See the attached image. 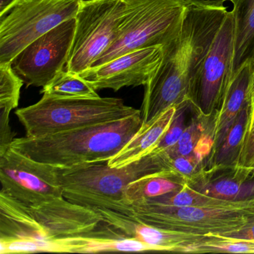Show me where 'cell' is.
<instances>
[{
  "label": "cell",
  "instance_id": "1",
  "mask_svg": "<svg viewBox=\"0 0 254 254\" xmlns=\"http://www.w3.org/2000/svg\"><path fill=\"white\" fill-rule=\"evenodd\" d=\"M227 11L226 6L189 5L179 34L163 47L161 64L145 85L140 109L142 124L171 107L178 108L190 102L193 77Z\"/></svg>",
  "mask_w": 254,
  "mask_h": 254
},
{
  "label": "cell",
  "instance_id": "2",
  "mask_svg": "<svg viewBox=\"0 0 254 254\" xmlns=\"http://www.w3.org/2000/svg\"><path fill=\"white\" fill-rule=\"evenodd\" d=\"M142 125L141 111L120 120L40 137L17 138L10 146L40 163L68 168L111 160Z\"/></svg>",
  "mask_w": 254,
  "mask_h": 254
},
{
  "label": "cell",
  "instance_id": "3",
  "mask_svg": "<svg viewBox=\"0 0 254 254\" xmlns=\"http://www.w3.org/2000/svg\"><path fill=\"white\" fill-rule=\"evenodd\" d=\"M57 170L66 200L90 209L122 212L127 205L123 192L128 184L145 175L170 170V167L166 151H153L121 168L111 167L107 161L57 167Z\"/></svg>",
  "mask_w": 254,
  "mask_h": 254
},
{
  "label": "cell",
  "instance_id": "4",
  "mask_svg": "<svg viewBox=\"0 0 254 254\" xmlns=\"http://www.w3.org/2000/svg\"><path fill=\"white\" fill-rule=\"evenodd\" d=\"M126 7L115 40L91 67L126 53L168 45L179 34L187 0H125Z\"/></svg>",
  "mask_w": 254,
  "mask_h": 254
},
{
  "label": "cell",
  "instance_id": "5",
  "mask_svg": "<svg viewBox=\"0 0 254 254\" xmlns=\"http://www.w3.org/2000/svg\"><path fill=\"white\" fill-rule=\"evenodd\" d=\"M140 110L117 98H58L43 96L36 104L15 112L28 137H40L120 120Z\"/></svg>",
  "mask_w": 254,
  "mask_h": 254
},
{
  "label": "cell",
  "instance_id": "6",
  "mask_svg": "<svg viewBox=\"0 0 254 254\" xmlns=\"http://www.w3.org/2000/svg\"><path fill=\"white\" fill-rule=\"evenodd\" d=\"M130 205L135 221L168 231L224 235L242 228L254 215V198L221 206H172L148 202Z\"/></svg>",
  "mask_w": 254,
  "mask_h": 254
},
{
  "label": "cell",
  "instance_id": "7",
  "mask_svg": "<svg viewBox=\"0 0 254 254\" xmlns=\"http://www.w3.org/2000/svg\"><path fill=\"white\" fill-rule=\"evenodd\" d=\"M81 0H20L0 17V64H11L28 45L76 17Z\"/></svg>",
  "mask_w": 254,
  "mask_h": 254
},
{
  "label": "cell",
  "instance_id": "8",
  "mask_svg": "<svg viewBox=\"0 0 254 254\" xmlns=\"http://www.w3.org/2000/svg\"><path fill=\"white\" fill-rule=\"evenodd\" d=\"M234 49V17L228 11L191 81L190 101L197 114L210 117L221 108L233 76Z\"/></svg>",
  "mask_w": 254,
  "mask_h": 254
},
{
  "label": "cell",
  "instance_id": "9",
  "mask_svg": "<svg viewBox=\"0 0 254 254\" xmlns=\"http://www.w3.org/2000/svg\"><path fill=\"white\" fill-rule=\"evenodd\" d=\"M125 0L81 2L66 70L79 74L93 66L115 40Z\"/></svg>",
  "mask_w": 254,
  "mask_h": 254
},
{
  "label": "cell",
  "instance_id": "10",
  "mask_svg": "<svg viewBox=\"0 0 254 254\" xmlns=\"http://www.w3.org/2000/svg\"><path fill=\"white\" fill-rule=\"evenodd\" d=\"M1 192L32 207L63 197L57 167L40 163L11 146L0 153Z\"/></svg>",
  "mask_w": 254,
  "mask_h": 254
},
{
  "label": "cell",
  "instance_id": "11",
  "mask_svg": "<svg viewBox=\"0 0 254 254\" xmlns=\"http://www.w3.org/2000/svg\"><path fill=\"white\" fill-rule=\"evenodd\" d=\"M75 28V17L69 19L34 41L16 56L11 66L27 87H44L66 69Z\"/></svg>",
  "mask_w": 254,
  "mask_h": 254
},
{
  "label": "cell",
  "instance_id": "12",
  "mask_svg": "<svg viewBox=\"0 0 254 254\" xmlns=\"http://www.w3.org/2000/svg\"><path fill=\"white\" fill-rule=\"evenodd\" d=\"M49 239L77 237L120 239L94 209L59 197L29 207Z\"/></svg>",
  "mask_w": 254,
  "mask_h": 254
},
{
  "label": "cell",
  "instance_id": "13",
  "mask_svg": "<svg viewBox=\"0 0 254 254\" xmlns=\"http://www.w3.org/2000/svg\"><path fill=\"white\" fill-rule=\"evenodd\" d=\"M163 59V46L135 50L101 66L78 74L95 90L145 86L157 72Z\"/></svg>",
  "mask_w": 254,
  "mask_h": 254
},
{
  "label": "cell",
  "instance_id": "14",
  "mask_svg": "<svg viewBox=\"0 0 254 254\" xmlns=\"http://www.w3.org/2000/svg\"><path fill=\"white\" fill-rule=\"evenodd\" d=\"M254 75L253 59L242 64L233 74L221 108L212 115L214 144L212 151L221 145L241 111L249 103L250 87Z\"/></svg>",
  "mask_w": 254,
  "mask_h": 254
},
{
  "label": "cell",
  "instance_id": "15",
  "mask_svg": "<svg viewBox=\"0 0 254 254\" xmlns=\"http://www.w3.org/2000/svg\"><path fill=\"white\" fill-rule=\"evenodd\" d=\"M190 187L208 196L239 201L254 198V174L238 168L206 171Z\"/></svg>",
  "mask_w": 254,
  "mask_h": 254
},
{
  "label": "cell",
  "instance_id": "16",
  "mask_svg": "<svg viewBox=\"0 0 254 254\" xmlns=\"http://www.w3.org/2000/svg\"><path fill=\"white\" fill-rule=\"evenodd\" d=\"M176 111V107H171L157 118L142 124L134 136L108 160V164L111 167L121 168L151 154L172 124Z\"/></svg>",
  "mask_w": 254,
  "mask_h": 254
},
{
  "label": "cell",
  "instance_id": "17",
  "mask_svg": "<svg viewBox=\"0 0 254 254\" xmlns=\"http://www.w3.org/2000/svg\"><path fill=\"white\" fill-rule=\"evenodd\" d=\"M0 239H49L27 206L0 191Z\"/></svg>",
  "mask_w": 254,
  "mask_h": 254
},
{
  "label": "cell",
  "instance_id": "18",
  "mask_svg": "<svg viewBox=\"0 0 254 254\" xmlns=\"http://www.w3.org/2000/svg\"><path fill=\"white\" fill-rule=\"evenodd\" d=\"M24 81L14 72L11 64H0V153L10 147L14 139L10 114L17 108Z\"/></svg>",
  "mask_w": 254,
  "mask_h": 254
},
{
  "label": "cell",
  "instance_id": "19",
  "mask_svg": "<svg viewBox=\"0 0 254 254\" xmlns=\"http://www.w3.org/2000/svg\"><path fill=\"white\" fill-rule=\"evenodd\" d=\"M235 21L233 74L247 61L254 60V0H232Z\"/></svg>",
  "mask_w": 254,
  "mask_h": 254
},
{
  "label": "cell",
  "instance_id": "20",
  "mask_svg": "<svg viewBox=\"0 0 254 254\" xmlns=\"http://www.w3.org/2000/svg\"><path fill=\"white\" fill-rule=\"evenodd\" d=\"M185 185L184 181L172 171H161L128 184L123 192V200L127 204H133L179 191Z\"/></svg>",
  "mask_w": 254,
  "mask_h": 254
},
{
  "label": "cell",
  "instance_id": "21",
  "mask_svg": "<svg viewBox=\"0 0 254 254\" xmlns=\"http://www.w3.org/2000/svg\"><path fill=\"white\" fill-rule=\"evenodd\" d=\"M249 117V105H245L221 145L212 151L205 162V170L235 168L243 142L245 128Z\"/></svg>",
  "mask_w": 254,
  "mask_h": 254
},
{
  "label": "cell",
  "instance_id": "22",
  "mask_svg": "<svg viewBox=\"0 0 254 254\" xmlns=\"http://www.w3.org/2000/svg\"><path fill=\"white\" fill-rule=\"evenodd\" d=\"M44 96L58 98H98L97 90L78 74L62 70L43 87Z\"/></svg>",
  "mask_w": 254,
  "mask_h": 254
},
{
  "label": "cell",
  "instance_id": "23",
  "mask_svg": "<svg viewBox=\"0 0 254 254\" xmlns=\"http://www.w3.org/2000/svg\"><path fill=\"white\" fill-rule=\"evenodd\" d=\"M190 124L187 126L184 133L175 145L166 150V154L170 157L187 156L194 153L202 136L212 126V115L204 117L195 112Z\"/></svg>",
  "mask_w": 254,
  "mask_h": 254
},
{
  "label": "cell",
  "instance_id": "24",
  "mask_svg": "<svg viewBox=\"0 0 254 254\" xmlns=\"http://www.w3.org/2000/svg\"><path fill=\"white\" fill-rule=\"evenodd\" d=\"M231 200H222L206 195L186 184L184 188L179 191L169 193L164 195L159 196L150 200L140 202L158 203L172 206H199V207H209V206H221L227 204ZM138 203V202H137Z\"/></svg>",
  "mask_w": 254,
  "mask_h": 254
},
{
  "label": "cell",
  "instance_id": "25",
  "mask_svg": "<svg viewBox=\"0 0 254 254\" xmlns=\"http://www.w3.org/2000/svg\"><path fill=\"white\" fill-rule=\"evenodd\" d=\"M192 253L254 254V239H236L221 234H208L204 240L193 250Z\"/></svg>",
  "mask_w": 254,
  "mask_h": 254
},
{
  "label": "cell",
  "instance_id": "26",
  "mask_svg": "<svg viewBox=\"0 0 254 254\" xmlns=\"http://www.w3.org/2000/svg\"><path fill=\"white\" fill-rule=\"evenodd\" d=\"M190 107H191V103L189 102L177 108L176 114L172 120V124L153 151L161 152V151H166L176 144L187 127L186 117H187V111L190 109Z\"/></svg>",
  "mask_w": 254,
  "mask_h": 254
},
{
  "label": "cell",
  "instance_id": "27",
  "mask_svg": "<svg viewBox=\"0 0 254 254\" xmlns=\"http://www.w3.org/2000/svg\"><path fill=\"white\" fill-rule=\"evenodd\" d=\"M254 172V133L242 142L236 167Z\"/></svg>",
  "mask_w": 254,
  "mask_h": 254
},
{
  "label": "cell",
  "instance_id": "28",
  "mask_svg": "<svg viewBox=\"0 0 254 254\" xmlns=\"http://www.w3.org/2000/svg\"><path fill=\"white\" fill-rule=\"evenodd\" d=\"M249 117L245 128L243 141L254 133V75L251 81L249 92Z\"/></svg>",
  "mask_w": 254,
  "mask_h": 254
},
{
  "label": "cell",
  "instance_id": "29",
  "mask_svg": "<svg viewBox=\"0 0 254 254\" xmlns=\"http://www.w3.org/2000/svg\"><path fill=\"white\" fill-rule=\"evenodd\" d=\"M223 236L242 239H254V215L250 217L246 224L237 231L227 233Z\"/></svg>",
  "mask_w": 254,
  "mask_h": 254
},
{
  "label": "cell",
  "instance_id": "30",
  "mask_svg": "<svg viewBox=\"0 0 254 254\" xmlns=\"http://www.w3.org/2000/svg\"><path fill=\"white\" fill-rule=\"evenodd\" d=\"M189 2L195 5H202V6L218 7L225 6L224 3L227 1L232 0H187Z\"/></svg>",
  "mask_w": 254,
  "mask_h": 254
},
{
  "label": "cell",
  "instance_id": "31",
  "mask_svg": "<svg viewBox=\"0 0 254 254\" xmlns=\"http://www.w3.org/2000/svg\"><path fill=\"white\" fill-rule=\"evenodd\" d=\"M20 0H0V17L7 14Z\"/></svg>",
  "mask_w": 254,
  "mask_h": 254
},
{
  "label": "cell",
  "instance_id": "32",
  "mask_svg": "<svg viewBox=\"0 0 254 254\" xmlns=\"http://www.w3.org/2000/svg\"><path fill=\"white\" fill-rule=\"evenodd\" d=\"M81 2H89V1H93V0H81Z\"/></svg>",
  "mask_w": 254,
  "mask_h": 254
},
{
  "label": "cell",
  "instance_id": "33",
  "mask_svg": "<svg viewBox=\"0 0 254 254\" xmlns=\"http://www.w3.org/2000/svg\"></svg>",
  "mask_w": 254,
  "mask_h": 254
}]
</instances>
